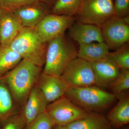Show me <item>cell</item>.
<instances>
[{"mask_svg": "<svg viewBox=\"0 0 129 129\" xmlns=\"http://www.w3.org/2000/svg\"><path fill=\"white\" fill-rule=\"evenodd\" d=\"M109 88L115 95L124 92L129 89V70L120 69L118 76Z\"/></svg>", "mask_w": 129, "mask_h": 129, "instance_id": "obj_23", "label": "cell"}, {"mask_svg": "<svg viewBox=\"0 0 129 129\" xmlns=\"http://www.w3.org/2000/svg\"><path fill=\"white\" fill-rule=\"evenodd\" d=\"M41 91L49 104L64 95L70 88L61 76L42 72L36 85Z\"/></svg>", "mask_w": 129, "mask_h": 129, "instance_id": "obj_10", "label": "cell"}, {"mask_svg": "<svg viewBox=\"0 0 129 129\" xmlns=\"http://www.w3.org/2000/svg\"><path fill=\"white\" fill-rule=\"evenodd\" d=\"M75 21L74 17L49 13L35 28L38 34L44 41L48 42L61 35Z\"/></svg>", "mask_w": 129, "mask_h": 129, "instance_id": "obj_8", "label": "cell"}, {"mask_svg": "<svg viewBox=\"0 0 129 129\" xmlns=\"http://www.w3.org/2000/svg\"><path fill=\"white\" fill-rule=\"evenodd\" d=\"M115 16L123 18L129 16V0H114Z\"/></svg>", "mask_w": 129, "mask_h": 129, "instance_id": "obj_27", "label": "cell"}, {"mask_svg": "<svg viewBox=\"0 0 129 129\" xmlns=\"http://www.w3.org/2000/svg\"><path fill=\"white\" fill-rule=\"evenodd\" d=\"M51 8L38 1L16 9L13 12L18 18L23 28H35L47 14Z\"/></svg>", "mask_w": 129, "mask_h": 129, "instance_id": "obj_11", "label": "cell"}, {"mask_svg": "<svg viewBox=\"0 0 129 129\" xmlns=\"http://www.w3.org/2000/svg\"><path fill=\"white\" fill-rule=\"evenodd\" d=\"M66 126L69 129H113L106 116L96 112H90L84 117Z\"/></svg>", "mask_w": 129, "mask_h": 129, "instance_id": "obj_18", "label": "cell"}, {"mask_svg": "<svg viewBox=\"0 0 129 129\" xmlns=\"http://www.w3.org/2000/svg\"><path fill=\"white\" fill-rule=\"evenodd\" d=\"M119 129H129V127L128 125H124V126H123L120 128Z\"/></svg>", "mask_w": 129, "mask_h": 129, "instance_id": "obj_31", "label": "cell"}, {"mask_svg": "<svg viewBox=\"0 0 129 129\" xmlns=\"http://www.w3.org/2000/svg\"><path fill=\"white\" fill-rule=\"evenodd\" d=\"M104 42L109 50H115L129 41V25L114 16L100 26Z\"/></svg>", "mask_w": 129, "mask_h": 129, "instance_id": "obj_9", "label": "cell"}, {"mask_svg": "<svg viewBox=\"0 0 129 129\" xmlns=\"http://www.w3.org/2000/svg\"><path fill=\"white\" fill-rule=\"evenodd\" d=\"M46 112L56 124L64 126L84 117L89 113L64 95L48 104Z\"/></svg>", "mask_w": 129, "mask_h": 129, "instance_id": "obj_6", "label": "cell"}, {"mask_svg": "<svg viewBox=\"0 0 129 129\" xmlns=\"http://www.w3.org/2000/svg\"><path fill=\"white\" fill-rule=\"evenodd\" d=\"M124 92L115 95L118 102L106 116L113 129H119L129 123V95Z\"/></svg>", "mask_w": 129, "mask_h": 129, "instance_id": "obj_16", "label": "cell"}, {"mask_svg": "<svg viewBox=\"0 0 129 129\" xmlns=\"http://www.w3.org/2000/svg\"><path fill=\"white\" fill-rule=\"evenodd\" d=\"M52 129H69L66 126L56 124Z\"/></svg>", "mask_w": 129, "mask_h": 129, "instance_id": "obj_29", "label": "cell"}, {"mask_svg": "<svg viewBox=\"0 0 129 129\" xmlns=\"http://www.w3.org/2000/svg\"><path fill=\"white\" fill-rule=\"evenodd\" d=\"M61 76L70 87L95 85L91 63L79 58L70 62Z\"/></svg>", "mask_w": 129, "mask_h": 129, "instance_id": "obj_7", "label": "cell"}, {"mask_svg": "<svg viewBox=\"0 0 129 129\" xmlns=\"http://www.w3.org/2000/svg\"><path fill=\"white\" fill-rule=\"evenodd\" d=\"M68 34L79 45L104 42L100 27L76 21L68 29Z\"/></svg>", "mask_w": 129, "mask_h": 129, "instance_id": "obj_14", "label": "cell"}, {"mask_svg": "<svg viewBox=\"0 0 129 129\" xmlns=\"http://www.w3.org/2000/svg\"><path fill=\"white\" fill-rule=\"evenodd\" d=\"M55 124L53 119L46 112L25 125L23 129H52Z\"/></svg>", "mask_w": 129, "mask_h": 129, "instance_id": "obj_24", "label": "cell"}, {"mask_svg": "<svg viewBox=\"0 0 129 129\" xmlns=\"http://www.w3.org/2000/svg\"><path fill=\"white\" fill-rule=\"evenodd\" d=\"M23 27L13 12L3 10L0 19V41L1 46H8Z\"/></svg>", "mask_w": 129, "mask_h": 129, "instance_id": "obj_15", "label": "cell"}, {"mask_svg": "<svg viewBox=\"0 0 129 129\" xmlns=\"http://www.w3.org/2000/svg\"><path fill=\"white\" fill-rule=\"evenodd\" d=\"M122 19L125 23L127 25H129V16L125 17Z\"/></svg>", "mask_w": 129, "mask_h": 129, "instance_id": "obj_30", "label": "cell"}, {"mask_svg": "<svg viewBox=\"0 0 129 129\" xmlns=\"http://www.w3.org/2000/svg\"><path fill=\"white\" fill-rule=\"evenodd\" d=\"M78 49L73 42L61 35L48 42L42 72L61 76L70 62L77 57Z\"/></svg>", "mask_w": 129, "mask_h": 129, "instance_id": "obj_2", "label": "cell"}, {"mask_svg": "<svg viewBox=\"0 0 129 129\" xmlns=\"http://www.w3.org/2000/svg\"><path fill=\"white\" fill-rule=\"evenodd\" d=\"M3 10L2 11V12H1L0 13V19H1V17L3 11ZM1 41H0V48H1Z\"/></svg>", "mask_w": 129, "mask_h": 129, "instance_id": "obj_32", "label": "cell"}, {"mask_svg": "<svg viewBox=\"0 0 129 129\" xmlns=\"http://www.w3.org/2000/svg\"><path fill=\"white\" fill-rule=\"evenodd\" d=\"M42 72V67L22 59L14 69L0 78L7 85L20 110Z\"/></svg>", "mask_w": 129, "mask_h": 129, "instance_id": "obj_1", "label": "cell"}, {"mask_svg": "<svg viewBox=\"0 0 129 129\" xmlns=\"http://www.w3.org/2000/svg\"><path fill=\"white\" fill-rule=\"evenodd\" d=\"M22 58L9 46L0 48V78L14 69Z\"/></svg>", "mask_w": 129, "mask_h": 129, "instance_id": "obj_20", "label": "cell"}, {"mask_svg": "<svg viewBox=\"0 0 129 129\" xmlns=\"http://www.w3.org/2000/svg\"><path fill=\"white\" fill-rule=\"evenodd\" d=\"M79 45L77 57L90 62L97 61L106 57L110 52L108 47L104 42Z\"/></svg>", "mask_w": 129, "mask_h": 129, "instance_id": "obj_19", "label": "cell"}, {"mask_svg": "<svg viewBox=\"0 0 129 129\" xmlns=\"http://www.w3.org/2000/svg\"><path fill=\"white\" fill-rule=\"evenodd\" d=\"M115 16L114 0H84L75 21L100 27Z\"/></svg>", "mask_w": 129, "mask_h": 129, "instance_id": "obj_5", "label": "cell"}, {"mask_svg": "<svg viewBox=\"0 0 129 129\" xmlns=\"http://www.w3.org/2000/svg\"><path fill=\"white\" fill-rule=\"evenodd\" d=\"M48 42L41 38L35 28H23L9 46L22 59L43 68Z\"/></svg>", "mask_w": 129, "mask_h": 129, "instance_id": "obj_3", "label": "cell"}, {"mask_svg": "<svg viewBox=\"0 0 129 129\" xmlns=\"http://www.w3.org/2000/svg\"><path fill=\"white\" fill-rule=\"evenodd\" d=\"M64 96L89 112L100 113L104 111L111 106L117 98L112 93L96 85L70 87Z\"/></svg>", "mask_w": 129, "mask_h": 129, "instance_id": "obj_4", "label": "cell"}, {"mask_svg": "<svg viewBox=\"0 0 129 129\" xmlns=\"http://www.w3.org/2000/svg\"><path fill=\"white\" fill-rule=\"evenodd\" d=\"M0 129H2V128H0Z\"/></svg>", "mask_w": 129, "mask_h": 129, "instance_id": "obj_34", "label": "cell"}, {"mask_svg": "<svg viewBox=\"0 0 129 129\" xmlns=\"http://www.w3.org/2000/svg\"><path fill=\"white\" fill-rule=\"evenodd\" d=\"M48 104L43 92L36 85L32 89L25 104L19 112L24 118L27 124L46 112Z\"/></svg>", "mask_w": 129, "mask_h": 129, "instance_id": "obj_13", "label": "cell"}, {"mask_svg": "<svg viewBox=\"0 0 129 129\" xmlns=\"http://www.w3.org/2000/svg\"><path fill=\"white\" fill-rule=\"evenodd\" d=\"M26 124L24 118L19 112L9 118L5 123L2 129H23Z\"/></svg>", "mask_w": 129, "mask_h": 129, "instance_id": "obj_26", "label": "cell"}, {"mask_svg": "<svg viewBox=\"0 0 129 129\" xmlns=\"http://www.w3.org/2000/svg\"><path fill=\"white\" fill-rule=\"evenodd\" d=\"M38 0H0V6L3 10L13 11Z\"/></svg>", "mask_w": 129, "mask_h": 129, "instance_id": "obj_25", "label": "cell"}, {"mask_svg": "<svg viewBox=\"0 0 129 129\" xmlns=\"http://www.w3.org/2000/svg\"><path fill=\"white\" fill-rule=\"evenodd\" d=\"M38 1L44 3L51 8L56 0H38Z\"/></svg>", "mask_w": 129, "mask_h": 129, "instance_id": "obj_28", "label": "cell"}, {"mask_svg": "<svg viewBox=\"0 0 129 129\" xmlns=\"http://www.w3.org/2000/svg\"><path fill=\"white\" fill-rule=\"evenodd\" d=\"M108 57L120 69L129 70V44H124L114 51L108 53Z\"/></svg>", "mask_w": 129, "mask_h": 129, "instance_id": "obj_22", "label": "cell"}, {"mask_svg": "<svg viewBox=\"0 0 129 129\" xmlns=\"http://www.w3.org/2000/svg\"><path fill=\"white\" fill-rule=\"evenodd\" d=\"M3 10V9L1 7V6H0V13L1 12H2V11Z\"/></svg>", "mask_w": 129, "mask_h": 129, "instance_id": "obj_33", "label": "cell"}, {"mask_svg": "<svg viewBox=\"0 0 129 129\" xmlns=\"http://www.w3.org/2000/svg\"><path fill=\"white\" fill-rule=\"evenodd\" d=\"M90 63L94 74L95 85L99 88L109 87L120 73L119 68L108 56Z\"/></svg>", "mask_w": 129, "mask_h": 129, "instance_id": "obj_12", "label": "cell"}, {"mask_svg": "<svg viewBox=\"0 0 129 129\" xmlns=\"http://www.w3.org/2000/svg\"><path fill=\"white\" fill-rule=\"evenodd\" d=\"M20 109L16 105L5 82L0 78V128L9 118L19 113Z\"/></svg>", "mask_w": 129, "mask_h": 129, "instance_id": "obj_17", "label": "cell"}, {"mask_svg": "<svg viewBox=\"0 0 129 129\" xmlns=\"http://www.w3.org/2000/svg\"><path fill=\"white\" fill-rule=\"evenodd\" d=\"M84 0H56L51 8V14L74 17Z\"/></svg>", "mask_w": 129, "mask_h": 129, "instance_id": "obj_21", "label": "cell"}]
</instances>
